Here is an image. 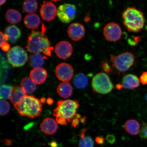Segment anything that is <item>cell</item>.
Returning a JSON list of instances; mask_svg holds the SVG:
<instances>
[{
    "instance_id": "cell-1",
    "label": "cell",
    "mask_w": 147,
    "mask_h": 147,
    "mask_svg": "<svg viewBox=\"0 0 147 147\" xmlns=\"http://www.w3.org/2000/svg\"><path fill=\"white\" fill-rule=\"evenodd\" d=\"M80 106L76 100H60L57 103V107L53 112L58 123L67 125V122H72L77 114V109Z\"/></svg>"
},
{
    "instance_id": "cell-2",
    "label": "cell",
    "mask_w": 147,
    "mask_h": 147,
    "mask_svg": "<svg viewBox=\"0 0 147 147\" xmlns=\"http://www.w3.org/2000/svg\"><path fill=\"white\" fill-rule=\"evenodd\" d=\"M26 48L30 53H42L50 57L51 56V51L53 49L45 32L34 30L28 37Z\"/></svg>"
},
{
    "instance_id": "cell-3",
    "label": "cell",
    "mask_w": 147,
    "mask_h": 147,
    "mask_svg": "<svg viewBox=\"0 0 147 147\" xmlns=\"http://www.w3.org/2000/svg\"><path fill=\"white\" fill-rule=\"evenodd\" d=\"M15 108L22 116L34 118L41 115L42 104L40 100L33 96H27L15 104Z\"/></svg>"
},
{
    "instance_id": "cell-4",
    "label": "cell",
    "mask_w": 147,
    "mask_h": 147,
    "mask_svg": "<svg viewBox=\"0 0 147 147\" xmlns=\"http://www.w3.org/2000/svg\"><path fill=\"white\" fill-rule=\"evenodd\" d=\"M124 24L129 32H137L144 28L145 20L143 13L134 7H129L123 12Z\"/></svg>"
},
{
    "instance_id": "cell-5",
    "label": "cell",
    "mask_w": 147,
    "mask_h": 147,
    "mask_svg": "<svg viewBox=\"0 0 147 147\" xmlns=\"http://www.w3.org/2000/svg\"><path fill=\"white\" fill-rule=\"evenodd\" d=\"M91 86L94 92L102 94H107L114 88L109 77L104 73L97 74L93 77Z\"/></svg>"
},
{
    "instance_id": "cell-6",
    "label": "cell",
    "mask_w": 147,
    "mask_h": 147,
    "mask_svg": "<svg viewBox=\"0 0 147 147\" xmlns=\"http://www.w3.org/2000/svg\"><path fill=\"white\" fill-rule=\"evenodd\" d=\"M110 60L113 67L120 72H125L128 70L133 65L135 58L131 53L126 52L117 55H112Z\"/></svg>"
},
{
    "instance_id": "cell-7",
    "label": "cell",
    "mask_w": 147,
    "mask_h": 147,
    "mask_svg": "<svg viewBox=\"0 0 147 147\" xmlns=\"http://www.w3.org/2000/svg\"><path fill=\"white\" fill-rule=\"evenodd\" d=\"M8 61L14 67H21L28 60L26 51L20 46H15L7 53Z\"/></svg>"
},
{
    "instance_id": "cell-8",
    "label": "cell",
    "mask_w": 147,
    "mask_h": 147,
    "mask_svg": "<svg viewBox=\"0 0 147 147\" xmlns=\"http://www.w3.org/2000/svg\"><path fill=\"white\" fill-rule=\"evenodd\" d=\"M76 7L73 4L64 3L60 5L57 10V16L64 23L71 22L76 17Z\"/></svg>"
},
{
    "instance_id": "cell-9",
    "label": "cell",
    "mask_w": 147,
    "mask_h": 147,
    "mask_svg": "<svg viewBox=\"0 0 147 147\" xmlns=\"http://www.w3.org/2000/svg\"><path fill=\"white\" fill-rule=\"evenodd\" d=\"M103 34L106 39L110 42H116L120 39L122 34L121 27L116 23H108L105 26Z\"/></svg>"
},
{
    "instance_id": "cell-10",
    "label": "cell",
    "mask_w": 147,
    "mask_h": 147,
    "mask_svg": "<svg viewBox=\"0 0 147 147\" xmlns=\"http://www.w3.org/2000/svg\"><path fill=\"white\" fill-rule=\"evenodd\" d=\"M74 71L72 66L68 63H62L57 66L55 74L59 80L64 82H68L73 78Z\"/></svg>"
},
{
    "instance_id": "cell-11",
    "label": "cell",
    "mask_w": 147,
    "mask_h": 147,
    "mask_svg": "<svg viewBox=\"0 0 147 147\" xmlns=\"http://www.w3.org/2000/svg\"><path fill=\"white\" fill-rule=\"evenodd\" d=\"M55 52L59 58L62 59H67L70 57L73 54L72 46L69 42L61 41L55 46Z\"/></svg>"
},
{
    "instance_id": "cell-12",
    "label": "cell",
    "mask_w": 147,
    "mask_h": 147,
    "mask_svg": "<svg viewBox=\"0 0 147 147\" xmlns=\"http://www.w3.org/2000/svg\"><path fill=\"white\" fill-rule=\"evenodd\" d=\"M67 32L71 39L74 41H78L84 37L85 34V29L82 24L74 23L69 26Z\"/></svg>"
},
{
    "instance_id": "cell-13",
    "label": "cell",
    "mask_w": 147,
    "mask_h": 147,
    "mask_svg": "<svg viewBox=\"0 0 147 147\" xmlns=\"http://www.w3.org/2000/svg\"><path fill=\"white\" fill-rule=\"evenodd\" d=\"M57 12L56 6L50 1L43 3L40 9L42 18L47 21H50L54 20L56 17Z\"/></svg>"
},
{
    "instance_id": "cell-14",
    "label": "cell",
    "mask_w": 147,
    "mask_h": 147,
    "mask_svg": "<svg viewBox=\"0 0 147 147\" xmlns=\"http://www.w3.org/2000/svg\"><path fill=\"white\" fill-rule=\"evenodd\" d=\"M40 127L44 133L47 135H52L56 133L58 125L54 119L47 117L42 121Z\"/></svg>"
},
{
    "instance_id": "cell-15",
    "label": "cell",
    "mask_w": 147,
    "mask_h": 147,
    "mask_svg": "<svg viewBox=\"0 0 147 147\" xmlns=\"http://www.w3.org/2000/svg\"><path fill=\"white\" fill-rule=\"evenodd\" d=\"M47 71L42 67L33 69L30 73V78L36 84H38L44 83L47 80Z\"/></svg>"
},
{
    "instance_id": "cell-16",
    "label": "cell",
    "mask_w": 147,
    "mask_h": 147,
    "mask_svg": "<svg viewBox=\"0 0 147 147\" xmlns=\"http://www.w3.org/2000/svg\"><path fill=\"white\" fill-rule=\"evenodd\" d=\"M123 87L126 89L133 90L140 86V82L137 76L133 74L125 76L122 80Z\"/></svg>"
},
{
    "instance_id": "cell-17",
    "label": "cell",
    "mask_w": 147,
    "mask_h": 147,
    "mask_svg": "<svg viewBox=\"0 0 147 147\" xmlns=\"http://www.w3.org/2000/svg\"><path fill=\"white\" fill-rule=\"evenodd\" d=\"M26 26L29 29H36L41 23L39 16L34 13L29 14L26 16L24 20Z\"/></svg>"
},
{
    "instance_id": "cell-18",
    "label": "cell",
    "mask_w": 147,
    "mask_h": 147,
    "mask_svg": "<svg viewBox=\"0 0 147 147\" xmlns=\"http://www.w3.org/2000/svg\"><path fill=\"white\" fill-rule=\"evenodd\" d=\"M27 96L26 93L22 88L16 86L12 88L9 99L11 102L15 104L20 102Z\"/></svg>"
},
{
    "instance_id": "cell-19",
    "label": "cell",
    "mask_w": 147,
    "mask_h": 147,
    "mask_svg": "<svg viewBox=\"0 0 147 147\" xmlns=\"http://www.w3.org/2000/svg\"><path fill=\"white\" fill-rule=\"evenodd\" d=\"M124 128L128 133L132 135H136L140 130V125L135 119H129L125 123Z\"/></svg>"
},
{
    "instance_id": "cell-20",
    "label": "cell",
    "mask_w": 147,
    "mask_h": 147,
    "mask_svg": "<svg viewBox=\"0 0 147 147\" xmlns=\"http://www.w3.org/2000/svg\"><path fill=\"white\" fill-rule=\"evenodd\" d=\"M5 34L8 35L9 40L12 43H15L21 38V30L15 25L10 26L6 28L5 30Z\"/></svg>"
},
{
    "instance_id": "cell-21",
    "label": "cell",
    "mask_w": 147,
    "mask_h": 147,
    "mask_svg": "<svg viewBox=\"0 0 147 147\" xmlns=\"http://www.w3.org/2000/svg\"><path fill=\"white\" fill-rule=\"evenodd\" d=\"M57 92L62 98H68L72 94V88L71 84L69 82H62L58 86Z\"/></svg>"
},
{
    "instance_id": "cell-22",
    "label": "cell",
    "mask_w": 147,
    "mask_h": 147,
    "mask_svg": "<svg viewBox=\"0 0 147 147\" xmlns=\"http://www.w3.org/2000/svg\"><path fill=\"white\" fill-rule=\"evenodd\" d=\"M5 18L8 22L14 24L21 21L22 16L18 10L13 9H9L5 13Z\"/></svg>"
},
{
    "instance_id": "cell-23",
    "label": "cell",
    "mask_w": 147,
    "mask_h": 147,
    "mask_svg": "<svg viewBox=\"0 0 147 147\" xmlns=\"http://www.w3.org/2000/svg\"><path fill=\"white\" fill-rule=\"evenodd\" d=\"M87 131V129L84 128L80 132V139L79 142V147H93L94 146V142L91 137L86 136Z\"/></svg>"
},
{
    "instance_id": "cell-24",
    "label": "cell",
    "mask_w": 147,
    "mask_h": 147,
    "mask_svg": "<svg viewBox=\"0 0 147 147\" xmlns=\"http://www.w3.org/2000/svg\"><path fill=\"white\" fill-rule=\"evenodd\" d=\"M29 65L33 68L41 67L44 63L43 57L39 53H36L29 56Z\"/></svg>"
},
{
    "instance_id": "cell-25",
    "label": "cell",
    "mask_w": 147,
    "mask_h": 147,
    "mask_svg": "<svg viewBox=\"0 0 147 147\" xmlns=\"http://www.w3.org/2000/svg\"><path fill=\"white\" fill-rule=\"evenodd\" d=\"M21 84L22 88L26 93L31 94L36 91V84L30 78H23Z\"/></svg>"
},
{
    "instance_id": "cell-26",
    "label": "cell",
    "mask_w": 147,
    "mask_h": 147,
    "mask_svg": "<svg viewBox=\"0 0 147 147\" xmlns=\"http://www.w3.org/2000/svg\"><path fill=\"white\" fill-rule=\"evenodd\" d=\"M74 83L78 89H84L88 85V78L83 73H79L75 77L74 79Z\"/></svg>"
},
{
    "instance_id": "cell-27",
    "label": "cell",
    "mask_w": 147,
    "mask_h": 147,
    "mask_svg": "<svg viewBox=\"0 0 147 147\" xmlns=\"http://www.w3.org/2000/svg\"><path fill=\"white\" fill-rule=\"evenodd\" d=\"M38 5L37 1L35 0H27L23 3V10L27 13H33L37 10Z\"/></svg>"
},
{
    "instance_id": "cell-28",
    "label": "cell",
    "mask_w": 147,
    "mask_h": 147,
    "mask_svg": "<svg viewBox=\"0 0 147 147\" xmlns=\"http://www.w3.org/2000/svg\"><path fill=\"white\" fill-rule=\"evenodd\" d=\"M11 86L6 84H3L1 87V98L4 100H7L10 98L11 93Z\"/></svg>"
},
{
    "instance_id": "cell-29",
    "label": "cell",
    "mask_w": 147,
    "mask_h": 147,
    "mask_svg": "<svg viewBox=\"0 0 147 147\" xmlns=\"http://www.w3.org/2000/svg\"><path fill=\"white\" fill-rule=\"evenodd\" d=\"M10 109V105L9 102L3 100H1V116H4L8 113Z\"/></svg>"
},
{
    "instance_id": "cell-30",
    "label": "cell",
    "mask_w": 147,
    "mask_h": 147,
    "mask_svg": "<svg viewBox=\"0 0 147 147\" xmlns=\"http://www.w3.org/2000/svg\"><path fill=\"white\" fill-rule=\"evenodd\" d=\"M139 136L142 139H147V124H143Z\"/></svg>"
},
{
    "instance_id": "cell-31",
    "label": "cell",
    "mask_w": 147,
    "mask_h": 147,
    "mask_svg": "<svg viewBox=\"0 0 147 147\" xmlns=\"http://www.w3.org/2000/svg\"><path fill=\"white\" fill-rule=\"evenodd\" d=\"M81 118V116L79 114H77L74 119H73L72 123H71V125L73 127H76L80 123V119Z\"/></svg>"
},
{
    "instance_id": "cell-32",
    "label": "cell",
    "mask_w": 147,
    "mask_h": 147,
    "mask_svg": "<svg viewBox=\"0 0 147 147\" xmlns=\"http://www.w3.org/2000/svg\"><path fill=\"white\" fill-rule=\"evenodd\" d=\"M106 140L108 142L111 144H113L115 142L116 138L115 136L112 134H109L107 136Z\"/></svg>"
},
{
    "instance_id": "cell-33",
    "label": "cell",
    "mask_w": 147,
    "mask_h": 147,
    "mask_svg": "<svg viewBox=\"0 0 147 147\" xmlns=\"http://www.w3.org/2000/svg\"><path fill=\"white\" fill-rule=\"evenodd\" d=\"M140 81L143 85L147 84V71L142 73L140 77Z\"/></svg>"
},
{
    "instance_id": "cell-34",
    "label": "cell",
    "mask_w": 147,
    "mask_h": 147,
    "mask_svg": "<svg viewBox=\"0 0 147 147\" xmlns=\"http://www.w3.org/2000/svg\"><path fill=\"white\" fill-rule=\"evenodd\" d=\"M1 49L5 52H8L10 49V45L7 42H4L1 44Z\"/></svg>"
},
{
    "instance_id": "cell-35",
    "label": "cell",
    "mask_w": 147,
    "mask_h": 147,
    "mask_svg": "<svg viewBox=\"0 0 147 147\" xmlns=\"http://www.w3.org/2000/svg\"><path fill=\"white\" fill-rule=\"evenodd\" d=\"M9 40V37L7 34L1 32V45L2 43L6 42Z\"/></svg>"
},
{
    "instance_id": "cell-36",
    "label": "cell",
    "mask_w": 147,
    "mask_h": 147,
    "mask_svg": "<svg viewBox=\"0 0 147 147\" xmlns=\"http://www.w3.org/2000/svg\"><path fill=\"white\" fill-rule=\"evenodd\" d=\"M105 138L103 137L98 136L95 138V142L99 145H102L104 144L105 141Z\"/></svg>"
},
{
    "instance_id": "cell-37",
    "label": "cell",
    "mask_w": 147,
    "mask_h": 147,
    "mask_svg": "<svg viewBox=\"0 0 147 147\" xmlns=\"http://www.w3.org/2000/svg\"><path fill=\"white\" fill-rule=\"evenodd\" d=\"M102 66L104 71L106 72L109 73L111 71V69L107 63H104L102 64Z\"/></svg>"
},
{
    "instance_id": "cell-38",
    "label": "cell",
    "mask_w": 147,
    "mask_h": 147,
    "mask_svg": "<svg viewBox=\"0 0 147 147\" xmlns=\"http://www.w3.org/2000/svg\"><path fill=\"white\" fill-rule=\"evenodd\" d=\"M115 87L118 90H120L122 89L123 88V87L122 84H117Z\"/></svg>"
},
{
    "instance_id": "cell-39",
    "label": "cell",
    "mask_w": 147,
    "mask_h": 147,
    "mask_svg": "<svg viewBox=\"0 0 147 147\" xmlns=\"http://www.w3.org/2000/svg\"><path fill=\"white\" fill-rule=\"evenodd\" d=\"M5 144L8 145V146H9L11 145V141L10 140H5Z\"/></svg>"
},
{
    "instance_id": "cell-40",
    "label": "cell",
    "mask_w": 147,
    "mask_h": 147,
    "mask_svg": "<svg viewBox=\"0 0 147 147\" xmlns=\"http://www.w3.org/2000/svg\"><path fill=\"white\" fill-rule=\"evenodd\" d=\"M47 101V103L49 105H51V104H52L53 102L52 99L51 98L48 99Z\"/></svg>"
},
{
    "instance_id": "cell-41",
    "label": "cell",
    "mask_w": 147,
    "mask_h": 147,
    "mask_svg": "<svg viewBox=\"0 0 147 147\" xmlns=\"http://www.w3.org/2000/svg\"><path fill=\"white\" fill-rule=\"evenodd\" d=\"M80 120L81 121V122L82 123H84L85 122L86 119L85 117H82V118H81L80 119Z\"/></svg>"
},
{
    "instance_id": "cell-42",
    "label": "cell",
    "mask_w": 147,
    "mask_h": 147,
    "mask_svg": "<svg viewBox=\"0 0 147 147\" xmlns=\"http://www.w3.org/2000/svg\"><path fill=\"white\" fill-rule=\"evenodd\" d=\"M40 101H41L42 104H43L45 103L46 102V100L45 98H42L41 100H40Z\"/></svg>"
},
{
    "instance_id": "cell-43",
    "label": "cell",
    "mask_w": 147,
    "mask_h": 147,
    "mask_svg": "<svg viewBox=\"0 0 147 147\" xmlns=\"http://www.w3.org/2000/svg\"><path fill=\"white\" fill-rule=\"evenodd\" d=\"M5 2H6V1H5V0H1V2H0V5L1 6L4 4Z\"/></svg>"
},
{
    "instance_id": "cell-44",
    "label": "cell",
    "mask_w": 147,
    "mask_h": 147,
    "mask_svg": "<svg viewBox=\"0 0 147 147\" xmlns=\"http://www.w3.org/2000/svg\"><path fill=\"white\" fill-rule=\"evenodd\" d=\"M51 145L52 147H56V144H55V142L51 143Z\"/></svg>"
},
{
    "instance_id": "cell-45",
    "label": "cell",
    "mask_w": 147,
    "mask_h": 147,
    "mask_svg": "<svg viewBox=\"0 0 147 147\" xmlns=\"http://www.w3.org/2000/svg\"><path fill=\"white\" fill-rule=\"evenodd\" d=\"M145 98H146V100L147 101V93L146 94V97H145Z\"/></svg>"
}]
</instances>
